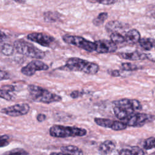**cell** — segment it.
<instances>
[{
  "label": "cell",
  "mask_w": 155,
  "mask_h": 155,
  "mask_svg": "<svg viewBox=\"0 0 155 155\" xmlns=\"http://www.w3.org/2000/svg\"><path fill=\"white\" fill-rule=\"evenodd\" d=\"M5 33H4L2 31H1V43L2 42V41H3V40L5 39Z\"/></svg>",
  "instance_id": "e575fe53"
},
{
  "label": "cell",
  "mask_w": 155,
  "mask_h": 155,
  "mask_svg": "<svg viewBox=\"0 0 155 155\" xmlns=\"http://www.w3.org/2000/svg\"><path fill=\"white\" fill-rule=\"evenodd\" d=\"M139 43L140 47L145 50H150L153 47V42L148 38H141Z\"/></svg>",
  "instance_id": "cb8c5ba5"
},
{
  "label": "cell",
  "mask_w": 155,
  "mask_h": 155,
  "mask_svg": "<svg viewBox=\"0 0 155 155\" xmlns=\"http://www.w3.org/2000/svg\"><path fill=\"white\" fill-rule=\"evenodd\" d=\"M49 134L51 136L58 138L81 137L86 135L87 130L76 127L54 125L50 128Z\"/></svg>",
  "instance_id": "277c9868"
},
{
  "label": "cell",
  "mask_w": 155,
  "mask_h": 155,
  "mask_svg": "<svg viewBox=\"0 0 155 155\" xmlns=\"http://www.w3.org/2000/svg\"><path fill=\"white\" fill-rule=\"evenodd\" d=\"M16 2H18V3H20V4H24L25 2V1H15Z\"/></svg>",
  "instance_id": "d590c367"
},
{
  "label": "cell",
  "mask_w": 155,
  "mask_h": 155,
  "mask_svg": "<svg viewBox=\"0 0 155 155\" xmlns=\"http://www.w3.org/2000/svg\"><path fill=\"white\" fill-rule=\"evenodd\" d=\"M9 136L6 134H4L1 136L0 137V142H1V147L2 148L4 147H6L9 144Z\"/></svg>",
  "instance_id": "83f0119b"
},
{
  "label": "cell",
  "mask_w": 155,
  "mask_h": 155,
  "mask_svg": "<svg viewBox=\"0 0 155 155\" xmlns=\"http://www.w3.org/2000/svg\"><path fill=\"white\" fill-rule=\"evenodd\" d=\"M27 38L30 41L46 47L53 48V47L56 44L54 38L43 33L34 32L29 33L27 35Z\"/></svg>",
  "instance_id": "52a82bcc"
},
{
  "label": "cell",
  "mask_w": 155,
  "mask_h": 155,
  "mask_svg": "<svg viewBox=\"0 0 155 155\" xmlns=\"http://www.w3.org/2000/svg\"><path fill=\"white\" fill-rule=\"evenodd\" d=\"M108 13L107 12H101L99 13V15L94 18L93 20V24L95 26H100L108 18Z\"/></svg>",
  "instance_id": "7402d4cb"
},
{
  "label": "cell",
  "mask_w": 155,
  "mask_h": 155,
  "mask_svg": "<svg viewBox=\"0 0 155 155\" xmlns=\"http://www.w3.org/2000/svg\"><path fill=\"white\" fill-rule=\"evenodd\" d=\"M120 68L123 71H135L138 70L139 68V67L134 64L130 63V62H124L122 63L120 65Z\"/></svg>",
  "instance_id": "d4e9b609"
},
{
  "label": "cell",
  "mask_w": 155,
  "mask_h": 155,
  "mask_svg": "<svg viewBox=\"0 0 155 155\" xmlns=\"http://www.w3.org/2000/svg\"><path fill=\"white\" fill-rule=\"evenodd\" d=\"M16 87L12 85H2L0 90L1 97L7 101H12L15 98Z\"/></svg>",
  "instance_id": "4fadbf2b"
},
{
  "label": "cell",
  "mask_w": 155,
  "mask_h": 155,
  "mask_svg": "<svg viewBox=\"0 0 155 155\" xmlns=\"http://www.w3.org/2000/svg\"><path fill=\"white\" fill-rule=\"evenodd\" d=\"M10 78V75L9 73L5 71L1 70V81L3 80H7Z\"/></svg>",
  "instance_id": "1f68e13d"
},
{
  "label": "cell",
  "mask_w": 155,
  "mask_h": 155,
  "mask_svg": "<svg viewBox=\"0 0 155 155\" xmlns=\"http://www.w3.org/2000/svg\"><path fill=\"white\" fill-rule=\"evenodd\" d=\"M96 50L98 53L105 54L115 52L117 50V45L111 40L101 39L96 41Z\"/></svg>",
  "instance_id": "7c38bea8"
},
{
  "label": "cell",
  "mask_w": 155,
  "mask_h": 155,
  "mask_svg": "<svg viewBox=\"0 0 155 155\" xmlns=\"http://www.w3.org/2000/svg\"><path fill=\"white\" fill-rule=\"evenodd\" d=\"M151 155H155V152H154V153H153V154H151Z\"/></svg>",
  "instance_id": "8d00e7d4"
},
{
  "label": "cell",
  "mask_w": 155,
  "mask_h": 155,
  "mask_svg": "<svg viewBox=\"0 0 155 155\" xmlns=\"http://www.w3.org/2000/svg\"><path fill=\"white\" fill-rule=\"evenodd\" d=\"M30 106L26 103L16 104L1 109V113L11 117H18L27 114L30 110Z\"/></svg>",
  "instance_id": "9c48e42d"
},
{
  "label": "cell",
  "mask_w": 155,
  "mask_h": 155,
  "mask_svg": "<svg viewBox=\"0 0 155 155\" xmlns=\"http://www.w3.org/2000/svg\"><path fill=\"white\" fill-rule=\"evenodd\" d=\"M112 105L114 115L117 119L123 121L136 113V111L142 109V105L137 99H120L114 101Z\"/></svg>",
  "instance_id": "6da1fadb"
},
{
  "label": "cell",
  "mask_w": 155,
  "mask_h": 155,
  "mask_svg": "<svg viewBox=\"0 0 155 155\" xmlns=\"http://www.w3.org/2000/svg\"><path fill=\"white\" fill-rule=\"evenodd\" d=\"M107 73L113 77H119L121 76L120 71L118 70H113V69H108Z\"/></svg>",
  "instance_id": "f546056e"
},
{
  "label": "cell",
  "mask_w": 155,
  "mask_h": 155,
  "mask_svg": "<svg viewBox=\"0 0 155 155\" xmlns=\"http://www.w3.org/2000/svg\"><path fill=\"white\" fill-rule=\"evenodd\" d=\"M94 120L97 125L104 128H109L114 131L123 130L127 127L126 124L123 121L113 120L101 117H95Z\"/></svg>",
  "instance_id": "30bf717a"
},
{
  "label": "cell",
  "mask_w": 155,
  "mask_h": 155,
  "mask_svg": "<svg viewBox=\"0 0 155 155\" xmlns=\"http://www.w3.org/2000/svg\"><path fill=\"white\" fill-rule=\"evenodd\" d=\"M125 41L129 44H135L140 40V34L136 29H131L127 31L125 35Z\"/></svg>",
  "instance_id": "2e32d148"
},
{
  "label": "cell",
  "mask_w": 155,
  "mask_h": 155,
  "mask_svg": "<svg viewBox=\"0 0 155 155\" xmlns=\"http://www.w3.org/2000/svg\"><path fill=\"white\" fill-rule=\"evenodd\" d=\"M15 50L22 55L36 59H43L45 53L42 50L35 47L31 43L22 39H17L13 42Z\"/></svg>",
  "instance_id": "5b68a950"
},
{
  "label": "cell",
  "mask_w": 155,
  "mask_h": 155,
  "mask_svg": "<svg viewBox=\"0 0 155 155\" xmlns=\"http://www.w3.org/2000/svg\"><path fill=\"white\" fill-rule=\"evenodd\" d=\"M61 16V14L57 12L53 11H47L43 13L44 20L46 22L52 23L58 21L60 17Z\"/></svg>",
  "instance_id": "ffe728a7"
},
{
  "label": "cell",
  "mask_w": 155,
  "mask_h": 155,
  "mask_svg": "<svg viewBox=\"0 0 155 155\" xmlns=\"http://www.w3.org/2000/svg\"><path fill=\"white\" fill-rule=\"evenodd\" d=\"M117 55L122 59L131 61L143 60L148 58V55L145 53L139 52L138 51H134L131 52H121L119 53Z\"/></svg>",
  "instance_id": "5bb4252c"
},
{
  "label": "cell",
  "mask_w": 155,
  "mask_h": 155,
  "mask_svg": "<svg viewBox=\"0 0 155 155\" xmlns=\"http://www.w3.org/2000/svg\"><path fill=\"white\" fill-rule=\"evenodd\" d=\"M115 155H145L142 149L137 146L122 148L118 150Z\"/></svg>",
  "instance_id": "e0dca14e"
},
{
  "label": "cell",
  "mask_w": 155,
  "mask_h": 155,
  "mask_svg": "<svg viewBox=\"0 0 155 155\" xmlns=\"http://www.w3.org/2000/svg\"><path fill=\"white\" fill-rule=\"evenodd\" d=\"M49 155H68L67 154H65L62 152H61V153H56V152H53V153H51Z\"/></svg>",
  "instance_id": "836d02e7"
},
{
  "label": "cell",
  "mask_w": 155,
  "mask_h": 155,
  "mask_svg": "<svg viewBox=\"0 0 155 155\" xmlns=\"http://www.w3.org/2000/svg\"><path fill=\"white\" fill-rule=\"evenodd\" d=\"M30 97L35 102L44 104H50L59 102L62 100V97L55 93H51L47 89L33 84L27 86Z\"/></svg>",
  "instance_id": "3957f363"
},
{
  "label": "cell",
  "mask_w": 155,
  "mask_h": 155,
  "mask_svg": "<svg viewBox=\"0 0 155 155\" xmlns=\"http://www.w3.org/2000/svg\"><path fill=\"white\" fill-rule=\"evenodd\" d=\"M61 151L68 155H84L82 150L74 145L63 146L61 148Z\"/></svg>",
  "instance_id": "d6986e66"
},
{
  "label": "cell",
  "mask_w": 155,
  "mask_h": 155,
  "mask_svg": "<svg viewBox=\"0 0 155 155\" xmlns=\"http://www.w3.org/2000/svg\"><path fill=\"white\" fill-rule=\"evenodd\" d=\"M149 116L145 113H136L128 117L123 122L127 126L133 127H139L143 126L148 120Z\"/></svg>",
  "instance_id": "8fae6325"
},
{
  "label": "cell",
  "mask_w": 155,
  "mask_h": 155,
  "mask_svg": "<svg viewBox=\"0 0 155 155\" xmlns=\"http://www.w3.org/2000/svg\"><path fill=\"white\" fill-rule=\"evenodd\" d=\"M62 40L67 44L74 45L88 52H93L96 50L94 42H91L79 36L64 35L62 36Z\"/></svg>",
  "instance_id": "8992f818"
},
{
  "label": "cell",
  "mask_w": 155,
  "mask_h": 155,
  "mask_svg": "<svg viewBox=\"0 0 155 155\" xmlns=\"http://www.w3.org/2000/svg\"><path fill=\"white\" fill-rule=\"evenodd\" d=\"M6 155H28V153L22 149H15L10 151Z\"/></svg>",
  "instance_id": "4316f807"
},
{
  "label": "cell",
  "mask_w": 155,
  "mask_h": 155,
  "mask_svg": "<svg viewBox=\"0 0 155 155\" xmlns=\"http://www.w3.org/2000/svg\"><path fill=\"white\" fill-rule=\"evenodd\" d=\"M84 91H78V90H74L71 93H70V97L73 99H76L78 97H81L83 96V94H84Z\"/></svg>",
  "instance_id": "f1b7e54d"
},
{
  "label": "cell",
  "mask_w": 155,
  "mask_h": 155,
  "mask_svg": "<svg viewBox=\"0 0 155 155\" xmlns=\"http://www.w3.org/2000/svg\"><path fill=\"white\" fill-rule=\"evenodd\" d=\"M110 40L113 42L114 44H122L125 41V37L123 36L122 34L118 32L116 33H113L110 34Z\"/></svg>",
  "instance_id": "603a6c76"
},
{
  "label": "cell",
  "mask_w": 155,
  "mask_h": 155,
  "mask_svg": "<svg viewBox=\"0 0 155 155\" xmlns=\"http://www.w3.org/2000/svg\"><path fill=\"white\" fill-rule=\"evenodd\" d=\"M90 2H96L99 4H102L104 5H111L114 3H116L117 1H113V0H103V1H89Z\"/></svg>",
  "instance_id": "4dcf8cb0"
},
{
  "label": "cell",
  "mask_w": 155,
  "mask_h": 155,
  "mask_svg": "<svg viewBox=\"0 0 155 155\" xmlns=\"http://www.w3.org/2000/svg\"><path fill=\"white\" fill-rule=\"evenodd\" d=\"M116 148V143L114 142L107 140L102 142L98 148L99 153L102 155H107L111 153Z\"/></svg>",
  "instance_id": "9a60e30c"
},
{
  "label": "cell",
  "mask_w": 155,
  "mask_h": 155,
  "mask_svg": "<svg viewBox=\"0 0 155 155\" xmlns=\"http://www.w3.org/2000/svg\"><path fill=\"white\" fill-rule=\"evenodd\" d=\"M59 69L71 71H80L88 74H95L99 71V66L96 63L79 58L73 57L68 59L65 64L59 67Z\"/></svg>",
  "instance_id": "7a4b0ae2"
},
{
  "label": "cell",
  "mask_w": 155,
  "mask_h": 155,
  "mask_svg": "<svg viewBox=\"0 0 155 155\" xmlns=\"http://www.w3.org/2000/svg\"><path fill=\"white\" fill-rule=\"evenodd\" d=\"M15 50L13 45H11L8 43H4L1 46V52L5 56H11L13 54Z\"/></svg>",
  "instance_id": "44dd1931"
},
{
  "label": "cell",
  "mask_w": 155,
  "mask_h": 155,
  "mask_svg": "<svg viewBox=\"0 0 155 155\" xmlns=\"http://www.w3.org/2000/svg\"><path fill=\"white\" fill-rule=\"evenodd\" d=\"M143 148L146 150H150L155 148V137H150L147 139L144 142Z\"/></svg>",
  "instance_id": "484cf974"
},
{
  "label": "cell",
  "mask_w": 155,
  "mask_h": 155,
  "mask_svg": "<svg viewBox=\"0 0 155 155\" xmlns=\"http://www.w3.org/2000/svg\"><path fill=\"white\" fill-rule=\"evenodd\" d=\"M49 67L47 64L39 59H34L23 67L21 72L27 76H32L37 71L47 70Z\"/></svg>",
  "instance_id": "ba28073f"
},
{
  "label": "cell",
  "mask_w": 155,
  "mask_h": 155,
  "mask_svg": "<svg viewBox=\"0 0 155 155\" xmlns=\"http://www.w3.org/2000/svg\"><path fill=\"white\" fill-rule=\"evenodd\" d=\"M47 118V116L45 114H43V113H39L36 116V119L38 122H44Z\"/></svg>",
  "instance_id": "d6a6232c"
},
{
  "label": "cell",
  "mask_w": 155,
  "mask_h": 155,
  "mask_svg": "<svg viewBox=\"0 0 155 155\" xmlns=\"http://www.w3.org/2000/svg\"><path fill=\"white\" fill-rule=\"evenodd\" d=\"M105 28L106 31L111 34L116 32L119 33V31L124 28V24L120 21L116 20L110 21L106 24Z\"/></svg>",
  "instance_id": "ac0fdd59"
}]
</instances>
